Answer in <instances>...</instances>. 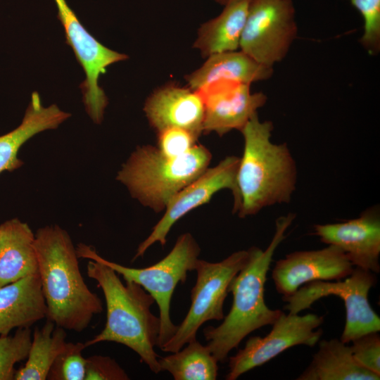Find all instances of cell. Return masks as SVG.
Masks as SVG:
<instances>
[{
    "mask_svg": "<svg viewBox=\"0 0 380 380\" xmlns=\"http://www.w3.org/2000/svg\"><path fill=\"white\" fill-rule=\"evenodd\" d=\"M297 380H379L380 376L360 366L350 346L338 338L322 340L319 349Z\"/></svg>",
    "mask_w": 380,
    "mask_h": 380,
    "instance_id": "21",
    "label": "cell"
},
{
    "mask_svg": "<svg viewBox=\"0 0 380 380\" xmlns=\"http://www.w3.org/2000/svg\"><path fill=\"white\" fill-rule=\"evenodd\" d=\"M77 257L100 262L112 268L125 281L139 284L153 298L159 308L160 328L158 347L160 348L175 334L177 326L170 317L171 299L179 283H185L187 273L195 270L201 248L190 233L178 236L170 253L158 262L144 268L129 267L108 260L95 249L80 243L75 248Z\"/></svg>",
    "mask_w": 380,
    "mask_h": 380,
    "instance_id": "6",
    "label": "cell"
},
{
    "mask_svg": "<svg viewBox=\"0 0 380 380\" xmlns=\"http://www.w3.org/2000/svg\"><path fill=\"white\" fill-rule=\"evenodd\" d=\"M84 343L66 342L53 361L46 379L84 380L86 358L82 355Z\"/></svg>",
    "mask_w": 380,
    "mask_h": 380,
    "instance_id": "26",
    "label": "cell"
},
{
    "mask_svg": "<svg viewBox=\"0 0 380 380\" xmlns=\"http://www.w3.org/2000/svg\"><path fill=\"white\" fill-rule=\"evenodd\" d=\"M211 158L209 150L197 144L178 156H166L151 145L138 146L122 165L116 179L143 205L160 213L208 168Z\"/></svg>",
    "mask_w": 380,
    "mask_h": 380,
    "instance_id": "5",
    "label": "cell"
},
{
    "mask_svg": "<svg viewBox=\"0 0 380 380\" xmlns=\"http://www.w3.org/2000/svg\"><path fill=\"white\" fill-rule=\"evenodd\" d=\"M144 110L157 132L177 127L198 136L203 132V101L200 94L190 88L174 84L158 88L146 100Z\"/></svg>",
    "mask_w": 380,
    "mask_h": 380,
    "instance_id": "16",
    "label": "cell"
},
{
    "mask_svg": "<svg viewBox=\"0 0 380 380\" xmlns=\"http://www.w3.org/2000/svg\"><path fill=\"white\" fill-rule=\"evenodd\" d=\"M364 19V34L360 43L370 54L380 49V0H350Z\"/></svg>",
    "mask_w": 380,
    "mask_h": 380,
    "instance_id": "27",
    "label": "cell"
},
{
    "mask_svg": "<svg viewBox=\"0 0 380 380\" xmlns=\"http://www.w3.org/2000/svg\"><path fill=\"white\" fill-rule=\"evenodd\" d=\"M34 234L17 218L0 225V287L38 272Z\"/></svg>",
    "mask_w": 380,
    "mask_h": 380,
    "instance_id": "19",
    "label": "cell"
},
{
    "mask_svg": "<svg viewBox=\"0 0 380 380\" xmlns=\"http://www.w3.org/2000/svg\"><path fill=\"white\" fill-rule=\"evenodd\" d=\"M172 354L159 357L160 372H169L175 380H215L218 362L206 345L196 339Z\"/></svg>",
    "mask_w": 380,
    "mask_h": 380,
    "instance_id": "24",
    "label": "cell"
},
{
    "mask_svg": "<svg viewBox=\"0 0 380 380\" xmlns=\"http://www.w3.org/2000/svg\"><path fill=\"white\" fill-rule=\"evenodd\" d=\"M292 0H251L239 46L270 68L286 55L296 37Z\"/></svg>",
    "mask_w": 380,
    "mask_h": 380,
    "instance_id": "9",
    "label": "cell"
},
{
    "mask_svg": "<svg viewBox=\"0 0 380 380\" xmlns=\"http://www.w3.org/2000/svg\"><path fill=\"white\" fill-rule=\"evenodd\" d=\"M323 322L324 317L317 314L300 315L282 311L268 334L249 338L242 349L229 357L225 379L236 380L293 346H314L322 335V329L317 328Z\"/></svg>",
    "mask_w": 380,
    "mask_h": 380,
    "instance_id": "11",
    "label": "cell"
},
{
    "mask_svg": "<svg viewBox=\"0 0 380 380\" xmlns=\"http://www.w3.org/2000/svg\"><path fill=\"white\" fill-rule=\"evenodd\" d=\"M58 17L64 28L66 43L72 49L85 73L80 87L87 113L94 122H101L108 105L107 96L99 86L101 75L106 68L128 56L113 51L97 41L82 25L65 0H54Z\"/></svg>",
    "mask_w": 380,
    "mask_h": 380,
    "instance_id": "10",
    "label": "cell"
},
{
    "mask_svg": "<svg viewBox=\"0 0 380 380\" xmlns=\"http://www.w3.org/2000/svg\"><path fill=\"white\" fill-rule=\"evenodd\" d=\"M314 234L322 242L341 249L355 267L380 272V217L376 208L346 222L315 224Z\"/></svg>",
    "mask_w": 380,
    "mask_h": 380,
    "instance_id": "15",
    "label": "cell"
},
{
    "mask_svg": "<svg viewBox=\"0 0 380 380\" xmlns=\"http://www.w3.org/2000/svg\"><path fill=\"white\" fill-rule=\"evenodd\" d=\"M46 310L39 272L0 287V335L30 327Z\"/></svg>",
    "mask_w": 380,
    "mask_h": 380,
    "instance_id": "17",
    "label": "cell"
},
{
    "mask_svg": "<svg viewBox=\"0 0 380 380\" xmlns=\"http://www.w3.org/2000/svg\"><path fill=\"white\" fill-rule=\"evenodd\" d=\"M157 132V148L169 156H178L187 153L196 144L199 137L191 131L177 127H167Z\"/></svg>",
    "mask_w": 380,
    "mask_h": 380,
    "instance_id": "29",
    "label": "cell"
},
{
    "mask_svg": "<svg viewBox=\"0 0 380 380\" xmlns=\"http://www.w3.org/2000/svg\"><path fill=\"white\" fill-rule=\"evenodd\" d=\"M294 219L295 215L289 213L276 220L274 234L265 251L251 247L250 260L230 284L229 292L233 301L229 313L217 327L203 329L206 346L218 362H225L244 338L256 329L272 325L281 313L282 310L266 305L265 284L274 252Z\"/></svg>",
    "mask_w": 380,
    "mask_h": 380,
    "instance_id": "3",
    "label": "cell"
},
{
    "mask_svg": "<svg viewBox=\"0 0 380 380\" xmlns=\"http://www.w3.org/2000/svg\"><path fill=\"white\" fill-rule=\"evenodd\" d=\"M32 338L30 327L18 329L13 336L0 335V380L14 379V366L27 359Z\"/></svg>",
    "mask_w": 380,
    "mask_h": 380,
    "instance_id": "25",
    "label": "cell"
},
{
    "mask_svg": "<svg viewBox=\"0 0 380 380\" xmlns=\"http://www.w3.org/2000/svg\"><path fill=\"white\" fill-rule=\"evenodd\" d=\"M70 116L56 104L43 106L38 92H33L21 124L0 136V174L12 172L23 165L18 153L27 141L39 132L56 129Z\"/></svg>",
    "mask_w": 380,
    "mask_h": 380,
    "instance_id": "18",
    "label": "cell"
},
{
    "mask_svg": "<svg viewBox=\"0 0 380 380\" xmlns=\"http://www.w3.org/2000/svg\"><path fill=\"white\" fill-rule=\"evenodd\" d=\"M350 346L357 362L365 369L380 376V336L372 331L353 339Z\"/></svg>",
    "mask_w": 380,
    "mask_h": 380,
    "instance_id": "28",
    "label": "cell"
},
{
    "mask_svg": "<svg viewBox=\"0 0 380 380\" xmlns=\"http://www.w3.org/2000/svg\"><path fill=\"white\" fill-rule=\"evenodd\" d=\"M214 1L219 3V4H220L225 5L227 3H228L231 0H214Z\"/></svg>",
    "mask_w": 380,
    "mask_h": 380,
    "instance_id": "31",
    "label": "cell"
},
{
    "mask_svg": "<svg viewBox=\"0 0 380 380\" xmlns=\"http://www.w3.org/2000/svg\"><path fill=\"white\" fill-rule=\"evenodd\" d=\"M354 269L347 255L328 245L319 250L295 251L277 260L272 278L282 296L294 293L303 285L317 281H335L349 276Z\"/></svg>",
    "mask_w": 380,
    "mask_h": 380,
    "instance_id": "14",
    "label": "cell"
},
{
    "mask_svg": "<svg viewBox=\"0 0 380 380\" xmlns=\"http://www.w3.org/2000/svg\"><path fill=\"white\" fill-rule=\"evenodd\" d=\"M251 0H231L216 18L205 22L198 30L194 47L204 57L234 51L239 47Z\"/></svg>",
    "mask_w": 380,
    "mask_h": 380,
    "instance_id": "22",
    "label": "cell"
},
{
    "mask_svg": "<svg viewBox=\"0 0 380 380\" xmlns=\"http://www.w3.org/2000/svg\"><path fill=\"white\" fill-rule=\"evenodd\" d=\"M34 246L46 319L65 329L82 332L103 311V303L84 280L70 235L56 224L46 226L37 231Z\"/></svg>",
    "mask_w": 380,
    "mask_h": 380,
    "instance_id": "1",
    "label": "cell"
},
{
    "mask_svg": "<svg viewBox=\"0 0 380 380\" xmlns=\"http://www.w3.org/2000/svg\"><path fill=\"white\" fill-rule=\"evenodd\" d=\"M251 248L232 253L217 262L198 259L196 281L191 291V305L172 336L160 348L166 353L180 350L196 339L197 331L206 322L222 320L224 303L233 279L247 265Z\"/></svg>",
    "mask_w": 380,
    "mask_h": 380,
    "instance_id": "7",
    "label": "cell"
},
{
    "mask_svg": "<svg viewBox=\"0 0 380 380\" xmlns=\"http://www.w3.org/2000/svg\"><path fill=\"white\" fill-rule=\"evenodd\" d=\"M65 329L47 319L36 327L25 365L16 370L15 380H45L56 357L66 343Z\"/></svg>",
    "mask_w": 380,
    "mask_h": 380,
    "instance_id": "23",
    "label": "cell"
},
{
    "mask_svg": "<svg viewBox=\"0 0 380 380\" xmlns=\"http://www.w3.org/2000/svg\"><path fill=\"white\" fill-rule=\"evenodd\" d=\"M272 68L262 65L243 51H227L210 55L198 69L185 76L193 90L219 81L251 84L269 78Z\"/></svg>",
    "mask_w": 380,
    "mask_h": 380,
    "instance_id": "20",
    "label": "cell"
},
{
    "mask_svg": "<svg viewBox=\"0 0 380 380\" xmlns=\"http://www.w3.org/2000/svg\"><path fill=\"white\" fill-rule=\"evenodd\" d=\"M87 274L101 289L106 305V322L103 329L86 341L87 347L103 341L122 344L140 357L155 374L160 372L155 351L160 328L159 317L151 310L153 298L139 284L125 281L110 267L90 260Z\"/></svg>",
    "mask_w": 380,
    "mask_h": 380,
    "instance_id": "4",
    "label": "cell"
},
{
    "mask_svg": "<svg viewBox=\"0 0 380 380\" xmlns=\"http://www.w3.org/2000/svg\"><path fill=\"white\" fill-rule=\"evenodd\" d=\"M273 124L254 114L241 129L244 146L236 176L233 213L244 218L262 208L287 203L296 189L297 170L286 143L271 141Z\"/></svg>",
    "mask_w": 380,
    "mask_h": 380,
    "instance_id": "2",
    "label": "cell"
},
{
    "mask_svg": "<svg viewBox=\"0 0 380 380\" xmlns=\"http://www.w3.org/2000/svg\"><path fill=\"white\" fill-rule=\"evenodd\" d=\"M239 163V157L227 156L215 167H208L180 190L170 201L163 216L153 227L148 236L139 245L132 261L142 257L156 243L165 246L172 226L189 212L209 202L217 192L229 189L234 195Z\"/></svg>",
    "mask_w": 380,
    "mask_h": 380,
    "instance_id": "12",
    "label": "cell"
},
{
    "mask_svg": "<svg viewBox=\"0 0 380 380\" xmlns=\"http://www.w3.org/2000/svg\"><path fill=\"white\" fill-rule=\"evenodd\" d=\"M250 85L219 81L195 90L204 104L203 132L222 136L232 129L241 131L267 101L263 93H251Z\"/></svg>",
    "mask_w": 380,
    "mask_h": 380,
    "instance_id": "13",
    "label": "cell"
},
{
    "mask_svg": "<svg viewBox=\"0 0 380 380\" xmlns=\"http://www.w3.org/2000/svg\"><path fill=\"white\" fill-rule=\"evenodd\" d=\"M376 274L359 267L343 280H317L300 286L294 293L282 296L289 314H299L310 308L320 298L339 297L346 308V324L340 340L349 343L365 334L380 331V318L368 300L370 289L376 284Z\"/></svg>",
    "mask_w": 380,
    "mask_h": 380,
    "instance_id": "8",
    "label": "cell"
},
{
    "mask_svg": "<svg viewBox=\"0 0 380 380\" xmlns=\"http://www.w3.org/2000/svg\"><path fill=\"white\" fill-rule=\"evenodd\" d=\"M126 372L113 358L94 355L86 358L84 380H127Z\"/></svg>",
    "mask_w": 380,
    "mask_h": 380,
    "instance_id": "30",
    "label": "cell"
}]
</instances>
